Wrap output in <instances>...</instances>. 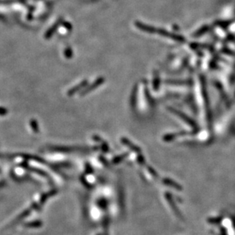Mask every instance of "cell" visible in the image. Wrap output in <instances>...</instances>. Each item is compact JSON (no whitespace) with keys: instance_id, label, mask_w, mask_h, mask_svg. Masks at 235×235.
I'll list each match as a JSON object with an SVG mask.
<instances>
[{"instance_id":"cell-2","label":"cell","mask_w":235,"mask_h":235,"mask_svg":"<svg viewBox=\"0 0 235 235\" xmlns=\"http://www.w3.org/2000/svg\"><path fill=\"white\" fill-rule=\"evenodd\" d=\"M97 235H101V234H97Z\"/></svg>"},{"instance_id":"cell-1","label":"cell","mask_w":235,"mask_h":235,"mask_svg":"<svg viewBox=\"0 0 235 235\" xmlns=\"http://www.w3.org/2000/svg\"><path fill=\"white\" fill-rule=\"evenodd\" d=\"M108 224H109V221H104V234L105 235H109V227H108Z\"/></svg>"}]
</instances>
